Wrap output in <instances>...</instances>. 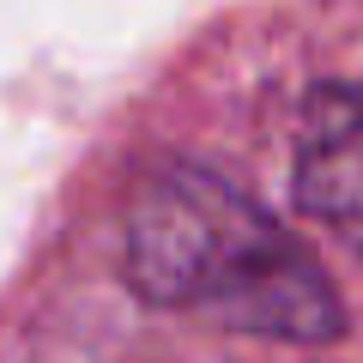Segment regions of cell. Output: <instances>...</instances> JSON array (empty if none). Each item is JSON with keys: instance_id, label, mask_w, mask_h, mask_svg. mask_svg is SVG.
<instances>
[{"instance_id": "6da1fadb", "label": "cell", "mask_w": 363, "mask_h": 363, "mask_svg": "<svg viewBox=\"0 0 363 363\" xmlns=\"http://www.w3.org/2000/svg\"><path fill=\"white\" fill-rule=\"evenodd\" d=\"M128 279L140 297L242 333L321 345L339 333V297L303 242L248 194L194 164H169L128 206Z\"/></svg>"}, {"instance_id": "7a4b0ae2", "label": "cell", "mask_w": 363, "mask_h": 363, "mask_svg": "<svg viewBox=\"0 0 363 363\" xmlns=\"http://www.w3.org/2000/svg\"><path fill=\"white\" fill-rule=\"evenodd\" d=\"M297 200L363 255V85H327L303 109Z\"/></svg>"}]
</instances>
